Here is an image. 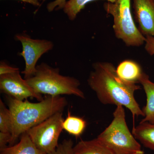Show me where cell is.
Here are the masks:
<instances>
[{
    "instance_id": "obj_8",
    "label": "cell",
    "mask_w": 154,
    "mask_h": 154,
    "mask_svg": "<svg viewBox=\"0 0 154 154\" xmlns=\"http://www.w3.org/2000/svg\"><path fill=\"white\" fill-rule=\"evenodd\" d=\"M0 91L2 93L19 101H24L29 98L42 101L41 94H37L20 74V71L0 75Z\"/></svg>"
},
{
    "instance_id": "obj_1",
    "label": "cell",
    "mask_w": 154,
    "mask_h": 154,
    "mask_svg": "<svg viewBox=\"0 0 154 154\" xmlns=\"http://www.w3.org/2000/svg\"><path fill=\"white\" fill-rule=\"evenodd\" d=\"M93 67L88 83L99 102L105 105H121L129 110L133 117H144L142 109L134 97L135 92L141 89L140 86L121 79L110 63L98 62Z\"/></svg>"
},
{
    "instance_id": "obj_2",
    "label": "cell",
    "mask_w": 154,
    "mask_h": 154,
    "mask_svg": "<svg viewBox=\"0 0 154 154\" xmlns=\"http://www.w3.org/2000/svg\"><path fill=\"white\" fill-rule=\"evenodd\" d=\"M7 103L13 120L11 145L28 130L59 112H63L68 104L65 97L48 96L37 103L19 101L8 96Z\"/></svg>"
},
{
    "instance_id": "obj_18",
    "label": "cell",
    "mask_w": 154,
    "mask_h": 154,
    "mask_svg": "<svg viewBox=\"0 0 154 154\" xmlns=\"http://www.w3.org/2000/svg\"><path fill=\"white\" fill-rule=\"evenodd\" d=\"M73 142L72 139H65L59 144L54 152L49 154H73Z\"/></svg>"
},
{
    "instance_id": "obj_16",
    "label": "cell",
    "mask_w": 154,
    "mask_h": 154,
    "mask_svg": "<svg viewBox=\"0 0 154 154\" xmlns=\"http://www.w3.org/2000/svg\"><path fill=\"white\" fill-rule=\"evenodd\" d=\"M97 0H69L66 2L63 8L64 12L66 14L70 21H73L78 14L85 8L88 3ZM107 2H114L116 0H107Z\"/></svg>"
},
{
    "instance_id": "obj_20",
    "label": "cell",
    "mask_w": 154,
    "mask_h": 154,
    "mask_svg": "<svg viewBox=\"0 0 154 154\" xmlns=\"http://www.w3.org/2000/svg\"><path fill=\"white\" fill-rule=\"evenodd\" d=\"M66 0H55L54 2L48 3L47 6L48 11L49 12L63 9L66 3Z\"/></svg>"
},
{
    "instance_id": "obj_3",
    "label": "cell",
    "mask_w": 154,
    "mask_h": 154,
    "mask_svg": "<svg viewBox=\"0 0 154 154\" xmlns=\"http://www.w3.org/2000/svg\"><path fill=\"white\" fill-rule=\"evenodd\" d=\"M26 81L37 94L51 96L74 95L83 99L85 98L80 89L79 80L61 75L59 68L52 67L45 63L37 65L35 75Z\"/></svg>"
},
{
    "instance_id": "obj_7",
    "label": "cell",
    "mask_w": 154,
    "mask_h": 154,
    "mask_svg": "<svg viewBox=\"0 0 154 154\" xmlns=\"http://www.w3.org/2000/svg\"><path fill=\"white\" fill-rule=\"evenodd\" d=\"M14 38L22 44V51L19 55L23 57L25 63V69L22 73L24 75L25 79H28L35 75L38 60L53 48L54 44L46 39H33L26 33L16 34Z\"/></svg>"
},
{
    "instance_id": "obj_21",
    "label": "cell",
    "mask_w": 154,
    "mask_h": 154,
    "mask_svg": "<svg viewBox=\"0 0 154 154\" xmlns=\"http://www.w3.org/2000/svg\"><path fill=\"white\" fill-rule=\"evenodd\" d=\"M11 133L0 132V149L7 147V145L11 143Z\"/></svg>"
},
{
    "instance_id": "obj_11",
    "label": "cell",
    "mask_w": 154,
    "mask_h": 154,
    "mask_svg": "<svg viewBox=\"0 0 154 154\" xmlns=\"http://www.w3.org/2000/svg\"><path fill=\"white\" fill-rule=\"evenodd\" d=\"M116 71L122 79L135 84L139 83L144 73L137 62L130 60H126L120 63L116 68Z\"/></svg>"
},
{
    "instance_id": "obj_14",
    "label": "cell",
    "mask_w": 154,
    "mask_h": 154,
    "mask_svg": "<svg viewBox=\"0 0 154 154\" xmlns=\"http://www.w3.org/2000/svg\"><path fill=\"white\" fill-rule=\"evenodd\" d=\"M73 154H114L101 143L97 138L81 140L73 147Z\"/></svg>"
},
{
    "instance_id": "obj_19",
    "label": "cell",
    "mask_w": 154,
    "mask_h": 154,
    "mask_svg": "<svg viewBox=\"0 0 154 154\" xmlns=\"http://www.w3.org/2000/svg\"><path fill=\"white\" fill-rule=\"evenodd\" d=\"M19 71L18 68L11 66L5 62L2 61L0 63V75L12 73Z\"/></svg>"
},
{
    "instance_id": "obj_12",
    "label": "cell",
    "mask_w": 154,
    "mask_h": 154,
    "mask_svg": "<svg viewBox=\"0 0 154 154\" xmlns=\"http://www.w3.org/2000/svg\"><path fill=\"white\" fill-rule=\"evenodd\" d=\"M0 154H46L34 144L27 132L21 136L20 141L9 147L0 149Z\"/></svg>"
},
{
    "instance_id": "obj_5",
    "label": "cell",
    "mask_w": 154,
    "mask_h": 154,
    "mask_svg": "<svg viewBox=\"0 0 154 154\" xmlns=\"http://www.w3.org/2000/svg\"><path fill=\"white\" fill-rule=\"evenodd\" d=\"M131 7V0L107 2L104 5L105 11L113 17L116 36L127 46L138 47L145 44L146 38L136 26Z\"/></svg>"
},
{
    "instance_id": "obj_13",
    "label": "cell",
    "mask_w": 154,
    "mask_h": 154,
    "mask_svg": "<svg viewBox=\"0 0 154 154\" xmlns=\"http://www.w3.org/2000/svg\"><path fill=\"white\" fill-rule=\"evenodd\" d=\"M131 132L144 146L154 151V123L140 122L133 127Z\"/></svg>"
},
{
    "instance_id": "obj_15",
    "label": "cell",
    "mask_w": 154,
    "mask_h": 154,
    "mask_svg": "<svg viewBox=\"0 0 154 154\" xmlns=\"http://www.w3.org/2000/svg\"><path fill=\"white\" fill-rule=\"evenodd\" d=\"M87 126V122L84 119L79 116H72L68 110L66 118L63 123V129L69 134L79 137L84 131Z\"/></svg>"
},
{
    "instance_id": "obj_22",
    "label": "cell",
    "mask_w": 154,
    "mask_h": 154,
    "mask_svg": "<svg viewBox=\"0 0 154 154\" xmlns=\"http://www.w3.org/2000/svg\"><path fill=\"white\" fill-rule=\"evenodd\" d=\"M145 49L150 55H154V36L146 37Z\"/></svg>"
},
{
    "instance_id": "obj_24",
    "label": "cell",
    "mask_w": 154,
    "mask_h": 154,
    "mask_svg": "<svg viewBox=\"0 0 154 154\" xmlns=\"http://www.w3.org/2000/svg\"><path fill=\"white\" fill-rule=\"evenodd\" d=\"M137 154H147L145 153L144 152H143L140 153H138Z\"/></svg>"
},
{
    "instance_id": "obj_6",
    "label": "cell",
    "mask_w": 154,
    "mask_h": 154,
    "mask_svg": "<svg viewBox=\"0 0 154 154\" xmlns=\"http://www.w3.org/2000/svg\"><path fill=\"white\" fill-rule=\"evenodd\" d=\"M63 112H59L27 131L36 146L46 154L54 152L58 146V139L63 130Z\"/></svg>"
},
{
    "instance_id": "obj_23",
    "label": "cell",
    "mask_w": 154,
    "mask_h": 154,
    "mask_svg": "<svg viewBox=\"0 0 154 154\" xmlns=\"http://www.w3.org/2000/svg\"><path fill=\"white\" fill-rule=\"evenodd\" d=\"M25 3H28L31 4L33 6H38L40 5V3L38 0H20Z\"/></svg>"
},
{
    "instance_id": "obj_4",
    "label": "cell",
    "mask_w": 154,
    "mask_h": 154,
    "mask_svg": "<svg viewBox=\"0 0 154 154\" xmlns=\"http://www.w3.org/2000/svg\"><path fill=\"white\" fill-rule=\"evenodd\" d=\"M114 154H137L144 152L139 142L131 132L124 107L116 106L111 123L97 137Z\"/></svg>"
},
{
    "instance_id": "obj_17",
    "label": "cell",
    "mask_w": 154,
    "mask_h": 154,
    "mask_svg": "<svg viewBox=\"0 0 154 154\" xmlns=\"http://www.w3.org/2000/svg\"><path fill=\"white\" fill-rule=\"evenodd\" d=\"M13 120L11 111L5 106L2 99L0 100V131L12 133Z\"/></svg>"
},
{
    "instance_id": "obj_9",
    "label": "cell",
    "mask_w": 154,
    "mask_h": 154,
    "mask_svg": "<svg viewBox=\"0 0 154 154\" xmlns=\"http://www.w3.org/2000/svg\"><path fill=\"white\" fill-rule=\"evenodd\" d=\"M133 8L141 33L154 36V0H133Z\"/></svg>"
},
{
    "instance_id": "obj_10",
    "label": "cell",
    "mask_w": 154,
    "mask_h": 154,
    "mask_svg": "<svg viewBox=\"0 0 154 154\" xmlns=\"http://www.w3.org/2000/svg\"><path fill=\"white\" fill-rule=\"evenodd\" d=\"M146 96V105L143 108V118L140 122L154 123V82H152L145 73L140 80Z\"/></svg>"
}]
</instances>
